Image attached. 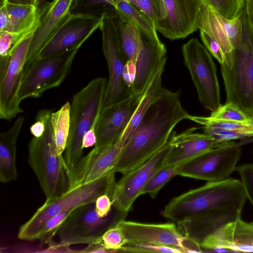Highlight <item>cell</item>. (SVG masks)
Here are the masks:
<instances>
[{
	"mask_svg": "<svg viewBox=\"0 0 253 253\" xmlns=\"http://www.w3.org/2000/svg\"><path fill=\"white\" fill-rule=\"evenodd\" d=\"M190 116L181 105L179 91L164 88L123 146L115 172L125 174L144 164L165 146L176 125Z\"/></svg>",
	"mask_w": 253,
	"mask_h": 253,
	"instance_id": "6da1fadb",
	"label": "cell"
},
{
	"mask_svg": "<svg viewBox=\"0 0 253 253\" xmlns=\"http://www.w3.org/2000/svg\"><path fill=\"white\" fill-rule=\"evenodd\" d=\"M246 196L241 181L231 178L208 182L205 185L171 199L162 212L163 216L178 223L210 210L236 207L243 208Z\"/></svg>",
	"mask_w": 253,
	"mask_h": 253,
	"instance_id": "7a4b0ae2",
	"label": "cell"
},
{
	"mask_svg": "<svg viewBox=\"0 0 253 253\" xmlns=\"http://www.w3.org/2000/svg\"><path fill=\"white\" fill-rule=\"evenodd\" d=\"M241 40L221 65L226 91V103L236 104L249 118H253V33L244 11Z\"/></svg>",
	"mask_w": 253,
	"mask_h": 253,
	"instance_id": "3957f363",
	"label": "cell"
},
{
	"mask_svg": "<svg viewBox=\"0 0 253 253\" xmlns=\"http://www.w3.org/2000/svg\"><path fill=\"white\" fill-rule=\"evenodd\" d=\"M107 83L103 77L94 79L72 97L70 131L63 155L67 169L75 166L83 157V138L96 123L103 108Z\"/></svg>",
	"mask_w": 253,
	"mask_h": 253,
	"instance_id": "277c9868",
	"label": "cell"
},
{
	"mask_svg": "<svg viewBox=\"0 0 253 253\" xmlns=\"http://www.w3.org/2000/svg\"><path fill=\"white\" fill-rule=\"evenodd\" d=\"M114 171L92 182L70 189L59 197L46 199L31 217L19 228L18 239L34 241L45 222L53 216L70 211L84 205L94 202L103 194L111 198L116 181Z\"/></svg>",
	"mask_w": 253,
	"mask_h": 253,
	"instance_id": "5b68a950",
	"label": "cell"
},
{
	"mask_svg": "<svg viewBox=\"0 0 253 253\" xmlns=\"http://www.w3.org/2000/svg\"><path fill=\"white\" fill-rule=\"evenodd\" d=\"M48 110L45 117V131L33 136L28 147V162L34 171L46 199L60 196L69 189L67 168L63 155H58Z\"/></svg>",
	"mask_w": 253,
	"mask_h": 253,
	"instance_id": "8992f818",
	"label": "cell"
},
{
	"mask_svg": "<svg viewBox=\"0 0 253 253\" xmlns=\"http://www.w3.org/2000/svg\"><path fill=\"white\" fill-rule=\"evenodd\" d=\"M79 49L25 64L19 92L20 100L39 98L46 90L59 86L70 72Z\"/></svg>",
	"mask_w": 253,
	"mask_h": 253,
	"instance_id": "52a82bcc",
	"label": "cell"
},
{
	"mask_svg": "<svg viewBox=\"0 0 253 253\" xmlns=\"http://www.w3.org/2000/svg\"><path fill=\"white\" fill-rule=\"evenodd\" d=\"M181 50L200 102L205 109L216 110L221 104L216 68L211 54L196 38L183 44Z\"/></svg>",
	"mask_w": 253,
	"mask_h": 253,
	"instance_id": "ba28073f",
	"label": "cell"
},
{
	"mask_svg": "<svg viewBox=\"0 0 253 253\" xmlns=\"http://www.w3.org/2000/svg\"><path fill=\"white\" fill-rule=\"evenodd\" d=\"M122 219L125 218L115 211L105 217H100L95 210V202H92L73 210L57 235L60 243L66 246L89 245L96 243L107 229Z\"/></svg>",
	"mask_w": 253,
	"mask_h": 253,
	"instance_id": "9c48e42d",
	"label": "cell"
},
{
	"mask_svg": "<svg viewBox=\"0 0 253 253\" xmlns=\"http://www.w3.org/2000/svg\"><path fill=\"white\" fill-rule=\"evenodd\" d=\"M35 30L18 44L10 55L0 58V118L1 119L10 121L23 112L20 107L21 101L19 92L27 53Z\"/></svg>",
	"mask_w": 253,
	"mask_h": 253,
	"instance_id": "30bf717a",
	"label": "cell"
},
{
	"mask_svg": "<svg viewBox=\"0 0 253 253\" xmlns=\"http://www.w3.org/2000/svg\"><path fill=\"white\" fill-rule=\"evenodd\" d=\"M157 32L170 40L184 39L198 29L202 0H153Z\"/></svg>",
	"mask_w": 253,
	"mask_h": 253,
	"instance_id": "8fae6325",
	"label": "cell"
},
{
	"mask_svg": "<svg viewBox=\"0 0 253 253\" xmlns=\"http://www.w3.org/2000/svg\"><path fill=\"white\" fill-rule=\"evenodd\" d=\"M115 12L104 13L100 27L102 51L109 70V80L103 108L121 101L130 95V90L123 80V72L127 60L113 21L112 14Z\"/></svg>",
	"mask_w": 253,
	"mask_h": 253,
	"instance_id": "7c38bea8",
	"label": "cell"
},
{
	"mask_svg": "<svg viewBox=\"0 0 253 253\" xmlns=\"http://www.w3.org/2000/svg\"><path fill=\"white\" fill-rule=\"evenodd\" d=\"M241 153L234 142L211 149L186 162L178 175L208 182L225 179L235 170Z\"/></svg>",
	"mask_w": 253,
	"mask_h": 253,
	"instance_id": "4fadbf2b",
	"label": "cell"
},
{
	"mask_svg": "<svg viewBox=\"0 0 253 253\" xmlns=\"http://www.w3.org/2000/svg\"><path fill=\"white\" fill-rule=\"evenodd\" d=\"M170 148L169 138L165 146L144 164L127 172L116 182L111 199L114 210L123 218L153 175L164 164Z\"/></svg>",
	"mask_w": 253,
	"mask_h": 253,
	"instance_id": "5bb4252c",
	"label": "cell"
},
{
	"mask_svg": "<svg viewBox=\"0 0 253 253\" xmlns=\"http://www.w3.org/2000/svg\"><path fill=\"white\" fill-rule=\"evenodd\" d=\"M102 18L69 12L35 60L80 48L92 33L100 28Z\"/></svg>",
	"mask_w": 253,
	"mask_h": 253,
	"instance_id": "9a60e30c",
	"label": "cell"
},
{
	"mask_svg": "<svg viewBox=\"0 0 253 253\" xmlns=\"http://www.w3.org/2000/svg\"><path fill=\"white\" fill-rule=\"evenodd\" d=\"M142 95L130 94L114 104L103 107L97 120L94 148L103 149L117 141L128 126Z\"/></svg>",
	"mask_w": 253,
	"mask_h": 253,
	"instance_id": "2e32d148",
	"label": "cell"
},
{
	"mask_svg": "<svg viewBox=\"0 0 253 253\" xmlns=\"http://www.w3.org/2000/svg\"><path fill=\"white\" fill-rule=\"evenodd\" d=\"M123 146L119 139L103 149L93 148L75 166L67 169L68 190L115 172L114 169Z\"/></svg>",
	"mask_w": 253,
	"mask_h": 253,
	"instance_id": "e0dca14e",
	"label": "cell"
},
{
	"mask_svg": "<svg viewBox=\"0 0 253 253\" xmlns=\"http://www.w3.org/2000/svg\"><path fill=\"white\" fill-rule=\"evenodd\" d=\"M117 225L126 243H150L177 248L185 253L189 239L174 223H145L122 219Z\"/></svg>",
	"mask_w": 253,
	"mask_h": 253,
	"instance_id": "ac0fdd59",
	"label": "cell"
},
{
	"mask_svg": "<svg viewBox=\"0 0 253 253\" xmlns=\"http://www.w3.org/2000/svg\"><path fill=\"white\" fill-rule=\"evenodd\" d=\"M198 28L220 45L225 59L239 44L243 25L241 15L229 19L203 3L199 13Z\"/></svg>",
	"mask_w": 253,
	"mask_h": 253,
	"instance_id": "d6986e66",
	"label": "cell"
},
{
	"mask_svg": "<svg viewBox=\"0 0 253 253\" xmlns=\"http://www.w3.org/2000/svg\"><path fill=\"white\" fill-rule=\"evenodd\" d=\"M198 128L192 127L179 134L171 133L170 148L163 167L185 163L209 150L233 142H219L204 133L195 132Z\"/></svg>",
	"mask_w": 253,
	"mask_h": 253,
	"instance_id": "ffe728a7",
	"label": "cell"
},
{
	"mask_svg": "<svg viewBox=\"0 0 253 253\" xmlns=\"http://www.w3.org/2000/svg\"><path fill=\"white\" fill-rule=\"evenodd\" d=\"M242 209L236 207L216 208L191 216L177 224L180 232L198 243L224 224L241 217Z\"/></svg>",
	"mask_w": 253,
	"mask_h": 253,
	"instance_id": "44dd1931",
	"label": "cell"
},
{
	"mask_svg": "<svg viewBox=\"0 0 253 253\" xmlns=\"http://www.w3.org/2000/svg\"><path fill=\"white\" fill-rule=\"evenodd\" d=\"M200 247L202 250L253 252V222L241 217L229 222L206 237Z\"/></svg>",
	"mask_w": 253,
	"mask_h": 253,
	"instance_id": "7402d4cb",
	"label": "cell"
},
{
	"mask_svg": "<svg viewBox=\"0 0 253 253\" xmlns=\"http://www.w3.org/2000/svg\"><path fill=\"white\" fill-rule=\"evenodd\" d=\"M73 0H52L48 2L34 33L25 64L37 58L63 20L69 14Z\"/></svg>",
	"mask_w": 253,
	"mask_h": 253,
	"instance_id": "603a6c76",
	"label": "cell"
},
{
	"mask_svg": "<svg viewBox=\"0 0 253 253\" xmlns=\"http://www.w3.org/2000/svg\"><path fill=\"white\" fill-rule=\"evenodd\" d=\"M142 37V44L135 62V78L130 94L143 95L167 53L165 45L160 39L152 40L143 35Z\"/></svg>",
	"mask_w": 253,
	"mask_h": 253,
	"instance_id": "cb8c5ba5",
	"label": "cell"
},
{
	"mask_svg": "<svg viewBox=\"0 0 253 253\" xmlns=\"http://www.w3.org/2000/svg\"><path fill=\"white\" fill-rule=\"evenodd\" d=\"M189 120L202 125L205 134L220 143L253 136V118L237 122L190 115Z\"/></svg>",
	"mask_w": 253,
	"mask_h": 253,
	"instance_id": "d4e9b609",
	"label": "cell"
},
{
	"mask_svg": "<svg viewBox=\"0 0 253 253\" xmlns=\"http://www.w3.org/2000/svg\"><path fill=\"white\" fill-rule=\"evenodd\" d=\"M24 119L22 116L18 117L12 126L0 134V181L2 183L17 179L16 142Z\"/></svg>",
	"mask_w": 253,
	"mask_h": 253,
	"instance_id": "484cf974",
	"label": "cell"
},
{
	"mask_svg": "<svg viewBox=\"0 0 253 253\" xmlns=\"http://www.w3.org/2000/svg\"><path fill=\"white\" fill-rule=\"evenodd\" d=\"M167 59L166 57L163 59L153 75L141 98L130 121L120 138L124 146L137 129L148 108L161 96L163 92L164 87L162 86V77Z\"/></svg>",
	"mask_w": 253,
	"mask_h": 253,
	"instance_id": "4316f807",
	"label": "cell"
},
{
	"mask_svg": "<svg viewBox=\"0 0 253 253\" xmlns=\"http://www.w3.org/2000/svg\"><path fill=\"white\" fill-rule=\"evenodd\" d=\"M48 3L44 1L34 6L6 2L5 5L8 17L6 31L19 33L30 29L40 20Z\"/></svg>",
	"mask_w": 253,
	"mask_h": 253,
	"instance_id": "83f0119b",
	"label": "cell"
},
{
	"mask_svg": "<svg viewBox=\"0 0 253 253\" xmlns=\"http://www.w3.org/2000/svg\"><path fill=\"white\" fill-rule=\"evenodd\" d=\"M112 19L126 60L135 63L142 44L141 32L134 24L122 21L116 12L113 13Z\"/></svg>",
	"mask_w": 253,
	"mask_h": 253,
	"instance_id": "f1b7e54d",
	"label": "cell"
},
{
	"mask_svg": "<svg viewBox=\"0 0 253 253\" xmlns=\"http://www.w3.org/2000/svg\"><path fill=\"white\" fill-rule=\"evenodd\" d=\"M115 10L122 21L135 25L143 35L152 40H159L154 22L132 3L121 1L116 5Z\"/></svg>",
	"mask_w": 253,
	"mask_h": 253,
	"instance_id": "f546056e",
	"label": "cell"
},
{
	"mask_svg": "<svg viewBox=\"0 0 253 253\" xmlns=\"http://www.w3.org/2000/svg\"><path fill=\"white\" fill-rule=\"evenodd\" d=\"M50 123L56 151L63 155L65 150L70 128V103L66 102L59 110L52 112Z\"/></svg>",
	"mask_w": 253,
	"mask_h": 253,
	"instance_id": "4dcf8cb0",
	"label": "cell"
},
{
	"mask_svg": "<svg viewBox=\"0 0 253 253\" xmlns=\"http://www.w3.org/2000/svg\"><path fill=\"white\" fill-rule=\"evenodd\" d=\"M115 11L113 0H73L69 12L102 17L104 13Z\"/></svg>",
	"mask_w": 253,
	"mask_h": 253,
	"instance_id": "1f68e13d",
	"label": "cell"
},
{
	"mask_svg": "<svg viewBox=\"0 0 253 253\" xmlns=\"http://www.w3.org/2000/svg\"><path fill=\"white\" fill-rule=\"evenodd\" d=\"M185 163L163 167L151 178L141 195L148 194L152 198H155L161 189L174 176L178 175Z\"/></svg>",
	"mask_w": 253,
	"mask_h": 253,
	"instance_id": "d6a6232c",
	"label": "cell"
},
{
	"mask_svg": "<svg viewBox=\"0 0 253 253\" xmlns=\"http://www.w3.org/2000/svg\"><path fill=\"white\" fill-rule=\"evenodd\" d=\"M246 0H202L203 3L229 19L242 14Z\"/></svg>",
	"mask_w": 253,
	"mask_h": 253,
	"instance_id": "836d02e7",
	"label": "cell"
},
{
	"mask_svg": "<svg viewBox=\"0 0 253 253\" xmlns=\"http://www.w3.org/2000/svg\"><path fill=\"white\" fill-rule=\"evenodd\" d=\"M40 20L32 28L22 32H0V58L10 55L18 44L28 34L37 28Z\"/></svg>",
	"mask_w": 253,
	"mask_h": 253,
	"instance_id": "e575fe53",
	"label": "cell"
},
{
	"mask_svg": "<svg viewBox=\"0 0 253 253\" xmlns=\"http://www.w3.org/2000/svg\"><path fill=\"white\" fill-rule=\"evenodd\" d=\"M95 243L100 244L116 253L122 252V248L126 241L122 230L116 223L107 229Z\"/></svg>",
	"mask_w": 253,
	"mask_h": 253,
	"instance_id": "d590c367",
	"label": "cell"
},
{
	"mask_svg": "<svg viewBox=\"0 0 253 253\" xmlns=\"http://www.w3.org/2000/svg\"><path fill=\"white\" fill-rule=\"evenodd\" d=\"M210 117L214 119L237 122H246L251 119L232 102L221 105L217 109L211 112Z\"/></svg>",
	"mask_w": 253,
	"mask_h": 253,
	"instance_id": "8d00e7d4",
	"label": "cell"
},
{
	"mask_svg": "<svg viewBox=\"0 0 253 253\" xmlns=\"http://www.w3.org/2000/svg\"><path fill=\"white\" fill-rule=\"evenodd\" d=\"M73 211V210H72ZM72 211H65L49 218L44 224L38 237L41 243H50L66 218Z\"/></svg>",
	"mask_w": 253,
	"mask_h": 253,
	"instance_id": "74e56055",
	"label": "cell"
},
{
	"mask_svg": "<svg viewBox=\"0 0 253 253\" xmlns=\"http://www.w3.org/2000/svg\"><path fill=\"white\" fill-rule=\"evenodd\" d=\"M121 251L131 253H182L177 248L150 243H126Z\"/></svg>",
	"mask_w": 253,
	"mask_h": 253,
	"instance_id": "f35d334b",
	"label": "cell"
},
{
	"mask_svg": "<svg viewBox=\"0 0 253 253\" xmlns=\"http://www.w3.org/2000/svg\"><path fill=\"white\" fill-rule=\"evenodd\" d=\"M235 170L240 175L246 197L253 206V164H246L236 167Z\"/></svg>",
	"mask_w": 253,
	"mask_h": 253,
	"instance_id": "ab89813d",
	"label": "cell"
},
{
	"mask_svg": "<svg viewBox=\"0 0 253 253\" xmlns=\"http://www.w3.org/2000/svg\"><path fill=\"white\" fill-rule=\"evenodd\" d=\"M201 40L208 50L219 62L220 65L225 61V56L220 45L208 34L200 31Z\"/></svg>",
	"mask_w": 253,
	"mask_h": 253,
	"instance_id": "60d3db41",
	"label": "cell"
},
{
	"mask_svg": "<svg viewBox=\"0 0 253 253\" xmlns=\"http://www.w3.org/2000/svg\"><path fill=\"white\" fill-rule=\"evenodd\" d=\"M95 210L100 217H105L111 211L112 203L107 194L99 196L95 201Z\"/></svg>",
	"mask_w": 253,
	"mask_h": 253,
	"instance_id": "b9f144b4",
	"label": "cell"
},
{
	"mask_svg": "<svg viewBox=\"0 0 253 253\" xmlns=\"http://www.w3.org/2000/svg\"><path fill=\"white\" fill-rule=\"evenodd\" d=\"M136 67L131 61H127L125 65L123 72V80L125 85L130 90L135 80Z\"/></svg>",
	"mask_w": 253,
	"mask_h": 253,
	"instance_id": "7bdbcfd3",
	"label": "cell"
},
{
	"mask_svg": "<svg viewBox=\"0 0 253 253\" xmlns=\"http://www.w3.org/2000/svg\"><path fill=\"white\" fill-rule=\"evenodd\" d=\"M130 3L154 22L153 0H134Z\"/></svg>",
	"mask_w": 253,
	"mask_h": 253,
	"instance_id": "ee69618b",
	"label": "cell"
},
{
	"mask_svg": "<svg viewBox=\"0 0 253 253\" xmlns=\"http://www.w3.org/2000/svg\"><path fill=\"white\" fill-rule=\"evenodd\" d=\"M95 124L92 126L84 135L82 142V146L84 149L89 148L95 145L96 142L95 132Z\"/></svg>",
	"mask_w": 253,
	"mask_h": 253,
	"instance_id": "f6af8a7d",
	"label": "cell"
},
{
	"mask_svg": "<svg viewBox=\"0 0 253 253\" xmlns=\"http://www.w3.org/2000/svg\"><path fill=\"white\" fill-rule=\"evenodd\" d=\"M244 11L250 29L253 33V0H246Z\"/></svg>",
	"mask_w": 253,
	"mask_h": 253,
	"instance_id": "bcb514c9",
	"label": "cell"
},
{
	"mask_svg": "<svg viewBox=\"0 0 253 253\" xmlns=\"http://www.w3.org/2000/svg\"><path fill=\"white\" fill-rule=\"evenodd\" d=\"M80 253H114L113 251L98 243L87 245V246L80 251Z\"/></svg>",
	"mask_w": 253,
	"mask_h": 253,
	"instance_id": "7dc6e473",
	"label": "cell"
},
{
	"mask_svg": "<svg viewBox=\"0 0 253 253\" xmlns=\"http://www.w3.org/2000/svg\"><path fill=\"white\" fill-rule=\"evenodd\" d=\"M8 17L5 5L0 6V32L7 31Z\"/></svg>",
	"mask_w": 253,
	"mask_h": 253,
	"instance_id": "c3c4849f",
	"label": "cell"
},
{
	"mask_svg": "<svg viewBox=\"0 0 253 253\" xmlns=\"http://www.w3.org/2000/svg\"><path fill=\"white\" fill-rule=\"evenodd\" d=\"M16 4L30 5L37 6L39 0H0V6L4 5L6 3Z\"/></svg>",
	"mask_w": 253,
	"mask_h": 253,
	"instance_id": "681fc988",
	"label": "cell"
},
{
	"mask_svg": "<svg viewBox=\"0 0 253 253\" xmlns=\"http://www.w3.org/2000/svg\"><path fill=\"white\" fill-rule=\"evenodd\" d=\"M134 0H113L114 2V8H115L116 5L121 1H127L129 2H131Z\"/></svg>",
	"mask_w": 253,
	"mask_h": 253,
	"instance_id": "f907efd6",
	"label": "cell"
},
{
	"mask_svg": "<svg viewBox=\"0 0 253 253\" xmlns=\"http://www.w3.org/2000/svg\"><path fill=\"white\" fill-rule=\"evenodd\" d=\"M44 1H45V0H39V3H42V2H43ZM38 3V4H39Z\"/></svg>",
	"mask_w": 253,
	"mask_h": 253,
	"instance_id": "816d5d0a",
	"label": "cell"
}]
</instances>
